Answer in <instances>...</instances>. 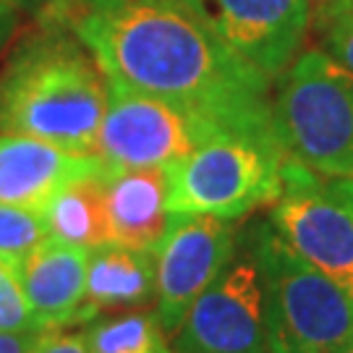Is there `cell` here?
Returning <instances> with one entry per match:
<instances>
[{"label": "cell", "instance_id": "obj_1", "mask_svg": "<svg viewBox=\"0 0 353 353\" xmlns=\"http://www.w3.org/2000/svg\"><path fill=\"white\" fill-rule=\"evenodd\" d=\"M71 29L105 76L173 102L220 131L278 139L272 81L228 50L178 0L87 8Z\"/></svg>", "mask_w": 353, "mask_h": 353}, {"label": "cell", "instance_id": "obj_2", "mask_svg": "<svg viewBox=\"0 0 353 353\" xmlns=\"http://www.w3.org/2000/svg\"><path fill=\"white\" fill-rule=\"evenodd\" d=\"M108 105L97 58L65 24L37 21L0 71V134L92 152Z\"/></svg>", "mask_w": 353, "mask_h": 353}, {"label": "cell", "instance_id": "obj_3", "mask_svg": "<svg viewBox=\"0 0 353 353\" xmlns=\"http://www.w3.org/2000/svg\"><path fill=\"white\" fill-rule=\"evenodd\" d=\"M272 113L280 147L319 176L353 178V71L303 50L278 79Z\"/></svg>", "mask_w": 353, "mask_h": 353}, {"label": "cell", "instance_id": "obj_4", "mask_svg": "<svg viewBox=\"0 0 353 353\" xmlns=\"http://www.w3.org/2000/svg\"><path fill=\"white\" fill-rule=\"evenodd\" d=\"M262 262L272 353H335L353 345V296L290 252L270 220L243 225Z\"/></svg>", "mask_w": 353, "mask_h": 353}, {"label": "cell", "instance_id": "obj_5", "mask_svg": "<svg viewBox=\"0 0 353 353\" xmlns=\"http://www.w3.org/2000/svg\"><path fill=\"white\" fill-rule=\"evenodd\" d=\"M285 152L278 139L214 134L168 168V214L243 220L283 194Z\"/></svg>", "mask_w": 353, "mask_h": 353}, {"label": "cell", "instance_id": "obj_6", "mask_svg": "<svg viewBox=\"0 0 353 353\" xmlns=\"http://www.w3.org/2000/svg\"><path fill=\"white\" fill-rule=\"evenodd\" d=\"M267 220L290 252L353 296V178L319 176L285 157Z\"/></svg>", "mask_w": 353, "mask_h": 353}, {"label": "cell", "instance_id": "obj_7", "mask_svg": "<svg viewBox=\"0 0 353 353\" xmlns=\"http://www.w3.org/2000/svg\"><path fill=\"white\" fill-rule=\"evenodd\" d=\"M105 89L108 105L92 144V154L105 170H168L210 137L230 134L115 76H105Z\"/></svg>", "mask_w": 353, "mask_h": 353}, {"label": "cell", "instance_id": "obj_8", "mask_svg": "<svg viewBox=\"0 0 353 353\" xmlns=\"http://www.w3.org/2000/svg\"><path fill=\"white\" fill-rule=\"evenodd\" d=\"M173 351L272 353L267 278L243 228H239V243L230 262L191 303L173 332Z\"/></svg>", "mask_w": 353, "mask_h": 353}, {"label": "cell", "instance_id": "obj_9", "mask_svg": "<svg viewBox=\"0 0 353 353\" xmlns=\"http://www.w3.org/2000/svg\"><path fill=\"white\" fill-rule=\"evenodd\" d=\"M239 243V223L212 214H168L154 249V316L173 335Z\"/></svg>", "mask_w": 353, "mask_h": 353}, {"label": "cell", "instance_id": "obj_10", "mask_svg": "<svg viewBox=\"0 0 353 353\" xmlns=\"http://www.w3.org/2000/svg\"><path fill=\"white\" fill-rule=\"evenodd\" d=\"M241 61L275 81L312 29V0H178Z\"/></svg>", "mask_w": 353, "mask_h": 353}, {"label": "cell", "instance_id": "obj_11", "mask_svg": "<svg viewBox=\"0 0 353 353\" xmlns=\"http://www.w3.org/2000/svg\"><path fill=\"white\" fill-rule=\"evenodd\" d=\"M97 173H105V168L92 152L65 150L21 134H0V204L42 210L63 186Z\"/></svg>", "mask_w": 353, "mask_h": 353}, {"label": "cell", "instance_id": "obj_12", "mask_svg": "<svg viewBox=\"0 0 353 353\" xmlns=\"http://www.w3.org/2000/svg\"><path fill=\"white\" fill-rule=\"evenodd\" d=\"M87 249L42 243L16 270L26 306L39 330H63L79 325L87 290Z\"/></svg>", "mask_w": 353, "mask_h": 353}, {"label": "cell", "instance_id": "obj_13", "mask_svg": "<svg viewBox=\"0 0 353 353\" xmlns=\"http://www.w3.org/2000/svg\"><path fill=\"white\" fill-rule=\"evenodd\" d=\"M108 243L154 254L168 228V173L134 168L105 173Z\"/></svg>", "mask_w": 353, "mask_h": 353}, {"label": "cell", "instance_id": "obj_14", "mask_svg": "<svg viewBox=\"0 0 353 353\" xmlns=\"http://www.w3.org/2000/svg\"><path fill=\"white\" fill-rule=\"evenodd\" d=\"M154 303V254L105 243L89 252L87 290L79 325L115 312H137Z\"/></svg>", "mask_w": 353, "mask_h": 353}, {"label": "cell", "instance_id": "obj_15", "mask_svg": "<svg viewBox=\"0 0 353 353\" xmlns=\"http://www.w3.org/2000/svg\"><path fill=\"white\" fill-rule=\"evenodd\" d=\"M105 173L79 178L45 202L39 214H42V223L48 230V241L87 249V252L108 243Z\"/></svg>", "mask_w": 353, "mask_h": 353}, {"label": "cell", "instance_id": "obj_16", "mask_svg": "<svg viewBox=\"0 0 353 353\" xmlns=\"http://www.w3.org/2000/svg\"><path fill=\"white\" fill-rule=\"evenodd\" d=\"M81 335L89 353H176L154 312L144 309L97 316Z\"/></svg>", "mask_w": 353, "mask_h": 353}, {"label": "cell", "instance_id": "obj_17", "mask_svg": "<svg viewBox=\"0 0 353 353\" xmlns=\"http://www.w3.org/2000/svg\"><path fill=\"white\" fill-rule=\"evenodd\" d=\"M42 243H48V230L39 210L0 204V262L19 270Z\"/></svg>", "mask_w": 353, "mask_h": 353}, {"label": "cell", "instance_id": "obj_18", "mask_svg": "<svg viewBox=\"0 0 353 353\" xmlns=\"http://www.w3.org/2000/svg\"><path fill=\"white\" fill-rule=\"evenodd\" d=\"M314 24L322 39L319 50L353 71V0H325Z\"/></svg>", "mask_w": 353, "mask_h": 353}, {"label": "cell", "instance_id": "obj_19", "mask_svg": "<svg viewBox=\"0 0 353 353\" xmlns=\"http://www.w3.org/2000/svg\"><path fill=\"white\" fill-rule=\"evenodd\" d=\"M26 330L39 327L26 306L16 270L0 262V332H26Z\"/></svg>", "mask_w": 353, "mask_h": 353}, {"label": "cell", "instance_id": "obj_20", "mask_svg": "<svg viewBox=\"0 0 353 353\" xmlns=\"http://www.w3.org/2000/svg\"><path fill=\"white\" fill-rule=\"evenodd\" d=\"M19 3H32V8L37 11V21L45 24L74 26L76 16L87 11L84 0H19Z\"/></svg>", "mask_w": 353, "mask_h": 353}, {"label": "cell", "instance_id": "obj_21", "mask_svg": "<svg viewBox=\"0 0 353 353\" xmlns=\"http://www.w3.org/2000/svg\"><path fill=\"white\" fill-rule=\"evenodd\" d=\"M32 353H89L81 332H65V330H48L39 335Z\"/></svg>", "mask_w": 353, "mask_h": 353}, {"label": "cell", "instance_id": "obj_22", "mask_svg": "<svg viewBox=\"0 0 353 353\" xmlns=\"http://www.w3.org/2000/svg\"><path fill=\"white\" fill-rule=\"evenodd\" d=\"M42 330L26 332H0V353H32L37 345Z\"/></svg>", "mask_w": 353, "mask_h": 353}, {"label": "cell", "instance_id": "obj_23", "mask_svg": "<svg viewBox=\"0 0 353 353\" xmlns=\"http://www.w3.org/2000/svg\"><path fill=\"white\" fill-rule=\"evenodd\" d=\"M19 29V11L11 3H0V52L8 48V42L13 39Z\"/></svg>", "mask_w": 353, "mask_h": 353}, {"label": "cell", "instance_id": "obj_24", "mask_svg": "<svg viewBox=\"0 0 353 353\" xmlns=\"http://www.w3.org/2000/svg\"><path fill=\"white\" fill-rule=\"evenodd\" d=\"M126 3H131V0H84L89 11H113V8L126 6Z\"/></svg>", "mask_w": 353, "mask_h": 353}, {"label": "cell", "instance_id": "obj_25", "mask_svg": "<svg viewBox=\"0 0 353 353\" xmlns=\"http://www.w3.org/2000/svg\"><path fill=\"white\" fill-rule=\"evenodd\" d=\"M335 353H353V345H345V348H341V351H335Z\"/></svg>", "mask_w": 353, "mask_h": 353}, {"label": "cell", "instance_id": "obj_26", "mask_svg": "<svg viewBox=\"0 0 353 353\" xmlns=\"http://www.w3.org/2000/svg\"><path fill=\"white\" fill-rule=\"evenodd\" d=\"M0 3H11V6H19V0H0Z\"/></svg>", "mask_w": 353, "mask_h": 353}]
</instances>
